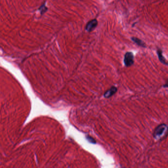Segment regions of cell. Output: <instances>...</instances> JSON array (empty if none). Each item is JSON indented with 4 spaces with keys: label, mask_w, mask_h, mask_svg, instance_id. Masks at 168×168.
Listing matches in <instances>:
<instances>
[{
    "label": "cell",
    "mask_w": 168,
    "mask_h": 168,
    "mask_svg": "<svg viewBox=\"0 0 168 168\" xmlns=\"http://www.w3.org/2000/svg\"><path fill=\"white\" fill-rule=\"evenodd\" d=\"M168 135V126L166 124H161L156 127L155 129L153 136L157 141L165 139Z\"/></svg>",
    "instance_id": "1"
},
{
    "label": "cell",
    "mask_w": 168,
    "mask_h": 168,
    "mask_svg": "<svg viewBox=\"0 0 168 168\" xmlns=\"http://www.w3.org/2000/svg\"><path fill=\"white\" fill-rule=\"evenodd\" d=\"M124 64L126 67H130L133 65L134 60V55L131 52L126 53L124 56Z\"/></svg>",
    "instance_id": "2"
},
{
    "label": "cell",
    "mask_w": 168,
    "mask_h": 168,
    "mask_svg": "<svg viewBox=\"0 0 168 168\" xmlns=\"http://www.w3.org/2000/svg\"><path fill=\"white\" fill-rule=\"evenodd\" d=\"M98 25V21L96 19H92L89 21L86 25V30L90 32L93 31Z\"/></svg>",
    "instance_id": "3"
},
{
    "label": "cell",
    "mask_w": 168,
    "mask_h": 168,
    "mask_svg": "<svg viewBox=\"0 0 168 168\" xmlns=\"http://www.w3.org/2000/svg\"><path fill=\"white\" fill-rule=\"evenodd\" d=\"M117 88L116 87H112L109 90H107L105 93L104 97L107 98L112 97L117 92Z\"/></svg>",
    "instance_id": "4"
},
{
    "label": "cell",
    "mask_w": 168,
    "mask_h": 168,
    "mask_svg": "<svg viewBox=\"0 0 168 168\" xmlns=\"http://www.w3.org/2000/svg\"><path fill=\"white\" fill-rule=\"evenodd\" d=\"M157 52V55H158V58H159V59L160 62H161L162 63L164 64L168 65V63L167 62L166 60L165 59V58H164V56H163V55H162V52L161 50L158 49Z\"/></svg>",
    "instance_id": "5"
},
{
    "label": "cell",
    "mask_w": 168,
    "mask_h": 168,
    "mask_svg": "<svg viewBox=\"0 0 168 168\" xmlns=\"http://www.w3.org/2000/svg\"><path fill=\"white\" fill-rule=\"evenodd\" d=\"M131 39L132 40L134 43H136V44H137L138 46L143 47V48H145L146 47V44L145 43L141 41V39H139L137 37H133L131 38Z\"/></svg>",
    "instance_id": "6"
},
{
    "label": "cell",
    "mask_w": 168,
    "mask_h": 168,
    "mask_svg": "<svg viewBox=\"0 0 168 168\" xmlns=\"http://www.w3.org/2000/svg\"><path fill=\"white\" fill-rule=\"evenodd\" d=\"M48 10V8L46 7L45 4H43V5H41L39 8V10L40 11V13L41 14H43Z\"/></svg>",
    "instance_id": "7"
}]
</instances>
